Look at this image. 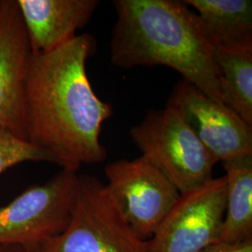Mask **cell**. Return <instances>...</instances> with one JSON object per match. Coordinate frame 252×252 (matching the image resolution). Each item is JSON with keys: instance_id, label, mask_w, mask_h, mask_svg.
Listing matches in <instances>:
<instances>
[{"instance_id": "cell-1", "label": "cell", "mask_w": 252, "mask_h": 252, "mask_svg": "<svg viewBox=\"0 0 252 252\" xmlns=\"http://www.w3.org/2000/svg\"><path fill=\"white\" fill-rule=\"evenodd\" d=\"M95 49L89 33L77 35L48 53H32L27 81L28 143L49 153L62 169L104 162L100 141L113 108L100 99L86 71Z\"/></svg>"}, {"instance_id": "cell-2", "label": "cell", "mask_w": 252, "mask_h": 252, "mask_svg": "<svg viewBox=\"0 0 252 252\" xmlns=\"http://www.w3.org/2000/svg\"><path fill=\"white\" fill-rule=\"evenodd\" d=\"M110 60L123 68L163 65L222 102L214 48L193 10L180 0H114Z\"/></svg>"}, {"instance_id": "cell-3", "label": "cell", "mask_w": 252, "mask_h": 252, "mask_svg": "<svg viewBox=\"0 0 252 252\" xmlns=\"http://www.w3.org/2000/svg\"><path fill=\"white\" fill-rule=\"evenodd\" d=\"M136 147L184 193L213 179L216 162L191 131L170 98L162 109H151L130 130Z\"/></svg>"}, {"instance_id": "cell-4", "label": "cell", "mask_w": 252, "mask_h": 252, "mask_svg": "<svg viewBox=\"0 0 252 252\" xmlns=\"http://www.w3.org/2000/svg\"><path fill=\"white\" fill-rule=\"evenodd\" d=\"M32 252H149L109 197L105 183L79 175L72 218L62 234Z\"/></svg>"}, {"instance_id": "cell-5", "label": "cell", "mask_w": 252, "mask_h": 252, "mask_svg": "<svg viewBox=\"0 0 252 252\" xmlns=\"http://www.w3.org/2000/svg\"><path fill=\"white\" fill-rule=\"evenodd\" d=\"M78 189V172L68 169L27 188L0 207V245H20L34 251L60 235L71 220Z\"/></svg>"}, {"instance_id": "cell-6", "label": "cell", "mask_w": 252, "mask_h": 252, "mask_svg": "<svg viewBox=\"0 0 252 252\" xmlns=\"http://www.w3.org/2000/svg\"><path fill=\"white\" fill-rule=\"evenodd\" d=\"M108 195L139 237L149 240L180 198V191L143 156L105 166Z\"/></svg>"}, {"instance_id": "cell-7", "label": "cell", "mask_w": 252, "mask_h": 252, "mask_svg": "<svg viewBox=\"0 0 252 252\" xmlns=\"http://www.w3.org/2000/svg\"><path fill=\"white\" fill-rule=\"evenodd\" d=\"M225 177L180 193L148 240L149 252H200L217 243L226 208Z\"/></svg>"}, {"instance_id": "cell-8", "label": "cell", "mask_w": 252, "mask_h": 252, "mask_svg": "<svg viewBox=\"0 0 252 252\" xmlns=\"http://www.w3.org/2000/svg\"><path fill=\"white\" fill-rule=\"evenodd\" d=\"M32 49L16 0L0 1V127L28 140L27 81Z\"/></svg>"}, {"instance_id": "cell-9", "label": "cell", "mask_w": 252, "mask_h": 252, "mask_svg": "<svg viewBox=\"0 0 252 252\" xmlns=\"http://www.w3.org/2000/svg\"><path fill=\"white\" fill-rule=\"evenodd\" d=\"M170 99L215 162L252 155V127L224 103L187 81L176 85Z\"/></svg>"}, {"instance_id": "cell-10", "label": "cell", "mask_w": 252, "mask_h": 252, "mask_svg": "<svg viewBox=\"0 0 252 252\" xmlns=\"http://www.w3.org/2000/svg\"><path fill=\"white\" fill-rule=\"evenodd\" d=\"M33 54L48 53L77 36L98 0H16Z\"/></svg>"}, {"instance_id": "cell-11", "label": "cell", "mask_w": 252, "mask_h": 252, "mask_svg": "<svg viewBox=\"0 0 252 252\" xmlns=\"http://www.w3.org/2000/svg\"><path fill=\"white\" fill-rule=\"evenodd\" d=\"M214 49L252 48V0H183Z\"/></svg>"}, {"instance_id": "cell-12", "label": "cell", "mask_w": 252, "mask_h": 252, "mask_svg": "<svg viewBox=\"0 0 252 252\" xmlns=\"http://www.w3.org/2000/svg\"><path fill=\"white\" fill-rule=\"evenodd\" d=\"M226 208L217 243L236 244L252 238V155L222 162Z\"/></svg>"}, {"instance_id": "cell-13", "label": "cell", "mask_w": 252, "mask_h": 252, "mask_svg": "<svg viewBox=\"0 0 252 252\" xmlns=\"http://www.w3.org/2000/svg\"><path fill=\"white\" fill-rule=\"evenodd\" d=\"M222 101L252 127V48L214 49Z\"/></svg>"}, {"instance_id": "cell-14", "label": "cell", "mask_w": 252, "mask_h": 252, "mask_svg": "<svg viewBox=\"0 0 252 252\" xmlns=\"http://www.w3.org/2000/svg\"><path fill=\"white\" fill-rule=\"evenodd\" d=\"M26 162L55 163L49 153L19 139L0 127V174L14 165Z\"/></svg>"}, {"instance_id": "cell-15", "label": "cell", "mask_w": 252, "mask_h": 252, "mask_svg": "<svg viewBox=\"0 0 252 252\" xmlns=\"http://www.w3.org/2000/svg\"><path fill=\"white\" fill-rule=\"evenodd\" d=\"M200 252H252V238L240 243L212 244Z\"/></svg>"}, {"instance_id": "cell-16", "label": "cell", "mask_w": 252, "mask_h": 252, "mask_svg": "<svg viewBox=\"0 0 252 252\" xmlns=\"http://www.w3.org/2000/svg\"><path fill=\"white\" fill-rule=\"evenodd\" d=\"M0 252H32V251L20 245H0Z\"/></svg>"}, {"instance_id": "cell-17", "label": "cell", "mask_w": 252, "mask_h": 252, "mask_svg": "<svg viewBox=\"0 0 252 252\" xmlns=\"http://www.w3.org/2000/svg\"><path fill=\"white\" fill-rule=\"evenodd\" d=\"M0 1H1V0H0Z\"/></svg>"}]
</instances>
